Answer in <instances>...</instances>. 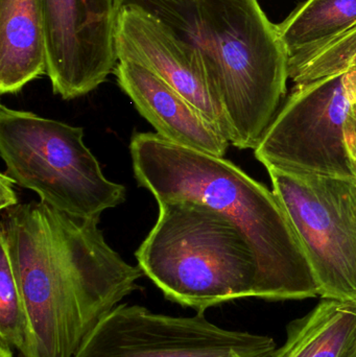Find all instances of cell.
<instances>
[{
	"instance_id": "cell-11",
	"label": "cell",
	"mask_w": 356,
	"mask_h": 357,
	"mask_svg": "<svg viewBox=\"0 0 356 357\" xmlns=\"http://www.w3.org/2000/svg\"><path fill=\"white\" fill-rule=\"evenodd\" d=\"M117 84L161 137L186 148L224 157L230 142L156 73L131 61H118Z\"/></svg>"
},
{
	"instance_id": "cell-18",
	"label": "cell",
	"mask_w": 356,
	"mask_h": 357,
	"mask_svg": "<svg viewBox=\"0 0 356 357\" xmlns=\"http://www.w3.org/2000/svg\"><path fill=\"white\" fill-rule=\"evenodd\" d=\"M13 348L4 342L0 341V357H14Z\"/></svg>"
},
{
	"instance_id": "cell-19",
	"label": "cell",
	"mask_w": 356,
	"mask_h": 357,
	"mask_svg": "<svg viewBox=\"0 0 356 357\" xmlns=\"http://www.w3.org/2000/svg\"><path fill=\"white\" fill-rule=\"evenodd\" d=\"M345 357H356V335L353 345H351L350 349L348 350Z\"/></svg>"
},
{
	"instance_id": "cell-15",
	"label": "cell",
	"mask_w": 356,
	"mask_h": 357,
	"mask_svg": "<svg viewBox=\"0 0 356 357\" xmlns=\"http://www.w3.org/2000/svg\"><path fill=\"white\" fill-rule=\"evenodd\" d=\"M0 248V341L25 357L31 337L29 317L10 256L3 245Z\"/></svg>"
},
{
	"instance_id": "cell-4",
	"label": "cell",
	"mask_w": 356,
	"mask_h": 357,
	"mask_svg": "<svg viewBox=\"0 0 356 357\" xmlns=\"http://www.w3.org/2000/svg\"><path fill=\"white\" fill-rule=\"evenodd\" d=\"M158 206L156 224L135 256L169 301L204 314L226 302L261 298L254 251L233 220L192 199Z\"/></svg>"
},
{
	"instance_id": "cell-12",
	"label": "cell",
	"mask_w": 356,
	"mask_h": 357,
	"mask_svg": "<svg viewBox=\"0 0 356 357\" xmlns=\"http://www.w3.org/2000/svg\"><path fill=\"white\" fill-rule=\"evenodd\" d=\"M42 75H46L42 0H0V93H18Z\"/></svg>"
},
{
	"instance_id": "cell-10",
	"label": "cell",
	"mask_w": 356,
	"mask_h": 357,
	"mask_svg": "<svg viewBox=\"0 0 356 357\" xmlns=\"http://www.w3.org/2000/svg\"><path fill=\"white\" fill-rule=\"evenodd\" d=\"M118 61H131L156 73L229 140L223 106L198 48L133 4L119 8L116 29Z\"/></svg>"
},
{
	"instance_id": "cell-5",
	"label": "cell",
	"mask_w": 356,
	"mask_h": 357,
	"mask_svg": "<svg viewBox=\"0 0 356 357\" xmlns=\"http://www.w3.org/2000/svg\"><path fill=\"white\" fill-rule=\"evenodd\" d=\"M294 87L254 149L265 169L356 180L344 127L356 102V27L290 61Z\"/></svg>"
},
{
	"instance_id": "cell-9",
	"label": "cell",
	"mask_w": 356,
	"mask_h": 357,
	"mask_svg": "<svg viewBox=\"0 0 356 357\" xmlns=\"http://www.w3.org/2000/svg\"><path fill=\"white\" fill-rule=\"evenodd\" d=\"M46 75L62 100L87 96L118 64V0H42Z\"/></svg>"
},
{
	"instance_id": "cell-1",
	"label": "cell",
	"mask_w": 356,
	"mask_h": 357,
	"mask_svg": "<svg viewBox=\"0 0 356 357\" xmlns=\"http://www.w3.org/2000/svg\"><path fill=\"white\" fill-rule=\"evenodd\" d=\"M1 214L0 245L29 317L25 357H75L96 326L140 289L144 272L109 245L100 220H79L42 201Z\"/></svg>"
},
{
	"instance_id": "cell-20",
	"label": "cell",
	"mask_w": 356,
	"mask_h": 357,
	"mask_svg": "<svg viewBox=\"0 0 356 357\" xmlns=\"http://www.w3.org/2000/svg\"><path fill=\"white\" fill-rule=\"evenodd\" d=\"M272 357V356H271Z\"/></svg>"
},
{
	"instance_id": "cell-8",
	"label": "cell",
	"mask_w": 356,
	"mask_h": 357,
	"mask_svg": "<svg viewBox=\"0 0 356 357\" xmlns=\"http://www.w3.org/2000/svg\"><path fill=\"white\" fill-rule=\"evenodd\" d=\"M275 351L272 337L222 328L204 314L167 316L121 303L75 357H271Z\"/></svg>"
},
{
	"instance_id": "cell-17",
	"label": "cell",
	"mask_w": 356,
	"mask_h": 357,
	"mask_svg": "<svg viewBox=\"0 0 356 357\" xmlns=\"http://www.w3.org/2000/svg\"><path fill=\"white\" fill-rule=\"evenodd\" d=\"M15 185L12 178L4 172L0 176V209L1 211L10 209L18 205V197L15 190Z\"/></svg>"
},
{
	"instance_id": "cell-3",
	"label": "cell",
	"mask_w": 356,
	"mask_h": 357,
	"mask_svg": "<svg viewBox=\"0 0 356 357\" xmlns=\"http://www.w3.org/2000/svg\"><path fill=\"white\" fill-rule=\"evenodd\" d=\"M164 23L198 48L223 106L229 142L256 148L277 114L290 56L257 0H118Z\"/></svg>"
},
{
	"instance_id": "cell-16",
	"label": "cell",
	"mask_w": 356,
	"mask_h": 357,
	"mask_svg": "<svg viewBox=\"0 0 356 357\" xmlns=\"http://www.w3.org/2000/svg\"><path fill=\"white\" fill-rule=\"evenodd\" d=\"M344 144L356 178V102L351 108L344 127Z\"/></svg>"
},
{
	"instance_id": "cell-14",
	"label": "cell",
	"mask_w": 356,
	"mask_h": 357,
	"mask_svg": "<svg viewBox=\"0 0 356 357\" xmlns=\"http://www.w3.org/2000/svg\"><path fill=\"white\" fill-rule=\"evenodd\" d=\"M356 27V0H305L277 25L290 61L307 56Z\"/></svg>"
},
{
	"instance_id": "cell-2",
	"label": "cell",
	"mask_w": 356,
	"mask_h": 357,
	"mask_svg": "<svg viewBox=\"0 0 356 357\" xmlns=\"http://www.w3.org/2000/svg\"><path fill=\"white\" fill-rule=\"evenodd\" d=\"M130 153L138 185L157 203L200 202L238 225L258 264L261 298L319 295L302 245L273 190L224 157L179 146L157 133H134Z\"/></svg>"
},
{
	"instance_id": "cell-6",
	"label": "cell",
	"mask_w": 356,
	"mask_h": 357,
	"mask_svg": "<svg viewBox=\"0 0 356 357\" xmlns=\"http://www.w3.org/2000/svg\"><path fill=\"white\" fill-rule=\"evenodd\" d=\"M0 156L17 185L72 218L100 220L125 203L127 189L104 175L83 128L1 105Z\"/></svg>"
},
{
	"instance_id": "cell-13",
	"label": "cell",
	"mask_w": 356,
	"mask_h": 357,
	"mask_svg": "<svg viewBox=\"0 0 356 357\" xmlns=\"http://www.w3.org/2000/svg\"><path fill=\"white\" fill-rule=\"evenodd\" d=\"M356 335V302L323 299L292 321L286 343L272 357H345Z\"/></svg>"
},
{
	"instance_id": "cell-7",
	"label": "cell",
	"mask_w": 356,
	"mask_h": 357,
	"mask_svg": "<svg viewBox=\"0 0 356 357\" xmlns=\"http://www.w3.org/2000/svg\"><path fill=\"white\" fill-rule=\"evenodd\" d=\"M322 299L356 302V180L267 167Z\"/></svg>"
}]
</instances>
